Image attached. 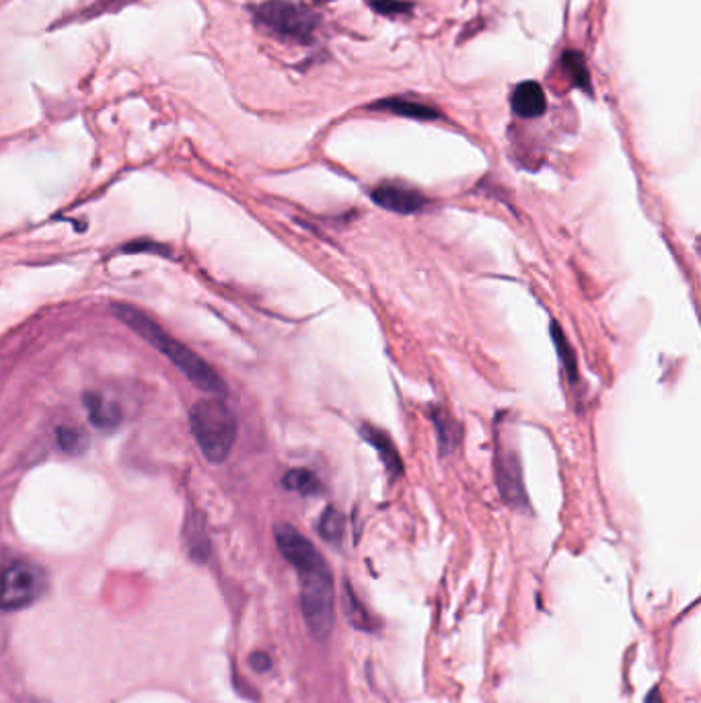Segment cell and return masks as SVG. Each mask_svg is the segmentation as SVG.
Instances as JSON below:
<instances>
[{
	"label": "cell",
	"instance_id": "cell-13",
	"mask_svg": "<svg viewBox=\"0 0 701 703\" xmlns=\"http://www.w3.org/2000/svg\"><path fill=\"white\" fill-rule=\"evenodd\" d=\"M344 516L336 508H325L319 516L317 531L329 545H340L344 539Z\"/></svg>",
	"mask_w": 701,
	"mask_h": 703
},
{
	"label": "cell",
	"instance_id": "cell-6",
	"mask_svg": "<svg viewBox=\"0 0 701 703\" xmlns=\"http://www.w3.org/2000/svg\"><path fill=\"white\" fill-rule=\"evenodd\" d=\"M496 479H498V488H500V494L506 504H510L512 508H521L527 504L519 457L510 453L508 449L498 451Z\"/></svg>",
	"mask_w": 701,
	"mask_h": 703
},
{
	"label": "cell",
	"instance_id": "cell-16",
	"mask_svg": "<svg viewBox=\"0 0 701 703\" xmlns=\"http://www.w3.org/2000/svg\"><path fill=\"white\" fill-rule=\"evenodd\" d=\"M186 543H188L190 555L196 562H206L208 553H210V545H208V537L200 529V523L192 525V521H188V525H186Z\"/></svg>",
	"mask_w": 701,
	"mask_h": 703
},
{
	"label": "cell",
	"instance_id": "cell-2",
	"mask_svg": "<svg viewBox=\"0 0 701 703\" xmlns=\"http://www.w3.org/2000/svg\"><path fill=\"white\" fill-rule=\"evenodd\" d=\"M114 313L124 325H128L132 331H136L144 342H149L167 360H171L181 370V373L190 379V383L194 387H198L200 391L210 393L214 397L227 395V385L223 379H220L216 370L204 358H200L196 352H192L186 344H181L179 340L169 336V333L155 319H151L149 315L142 313L140 309L130 307V305H116Z\"/></svg>",
	"mask_w": 701,
	"mask_h": 703
},
{
	"label": "cell",
	"instance_id": "cell-9",
	"mask_svg": "<svg viewBox=\"0 0 701 703\" xmlns=\"http://www.w3.org/2000/svg\"><path fill=\"white\" fill-rule=\"evenodd\" d=\"M362 436L368 444H371V447H375L379 451V457L385 463L387 471L393 477H399L403 473V461H401V455L397 453V447H395V442L391 440V436L371 424L362 426Z\"/></svg>",
	"mask_w": 701,
	"mask_h": 703
},
{
	"label": "cell",
	"instance_id": "cell-21",
	"mask_svg": "<svg viewBox=\"0 0 701 703\" xmlns=\"http://www.w3.org/2000/svg\"><path fill=\"white\" fill-rule=\"evenodd\" d=\"M249 662H251V669H255L257 673H266V671H270V666H272L270 658L266 654H262V652L253 654Z\"/></svg>",
	"mask_w": 701,
	"mask_h": 703
},
{
	"label": "cell",
	"instance_id": "cell-19",
	"mask_svg": "<svg viewBox=\"0 0 701 703\" xmlns=\"http://www.w3.org/2000/svg\"><path fill=\"white\" fill-rule=\"evenodd\" d=\"M346 613H348V617H350V621H352L354 627H358V629H373L371 625H368V615H366V611H364L362 605L354 599V595H352L350 590H348V607H346Z\"/></svg>",
	"mask_w": 701,
	"mask_h": 703
},
{
	"label": "cell",
	"instance_id": "cell-22",
	"mask_svg": "<svg viewBox=\"0 0 701 703\" xmlns=\"http://www.w3.org/2000/svg\"><path fill=\"white\" fill-rule=\"evenodd\" d=\"M29 703H46V701H40V699H31Z\"/></svg>",
	"mask_w": 701,
	"mask_h": 703
},
{
	"label": "cell",
	"instance_id": "cell-11",
	"mask_svg": "<svg viewBox=\"0 0 701 703\" xmlns=\"http://www.w3.org/2000/svg\"><path fill=\"white\" fill-rule=\"evenodd\" d=\"M375 109H385L391 111L395 116H403V118H412V120H436L440 118V111H436L430 105L418 103L414 99H403V97H395V99H383L375 105Z\"/></svg>",
	"mask_w": 701,
	"mask_h": 703
},
{
	"label": "cell",
	"instance_id": "cell-14",
	"mask_svg": "<svg viewBox=\"0 0 701 703\" xmlns=\"http://www.w3.org/2000/svg\"><path fill=\"white\" fill-rule=\"evenodd\" d=\"M551 340L553 344H556L558 352H560V358L568 370V379L574 383L578 379V364H576V356H574V350L572 346L568 344V340L564 338V331L558 323H551Z\"/></svg>",
	"mask_w": 701,
	"mask_h": 703
},
{
	"label": "cell",
	"instance_id": "cell-5",
	"mask_svg": "<svg viewBox=\"0 0 701 703\" xmlns=\"http://www.w3.org/2000/svg\"><path fill=\"white\" fill-rule=\"evenodd\" d=\"M255 23L268 33L286 42H309L319 19L309 9L286 3V0H270L255 11Z\"/></svg>",
	"mask_w": 701,
	"mask_h": 703
},
{
	"label": "cell",
	"instance_id": "cell-3",
	"mask_svg": "<svg viewBox=\"0 0 701 703\" xmlns=\"http://www.w3.org/2000/svg\"><path fill=\"white\" fill-rule=\"evenodd\" d=\"M190 426L200 451L210 463L229 459L237 440V420L220 397L198 401L190 412Z\"/></svg>",
	"mask_w": 701,
	"mask_h": 703
},
{
	"label": "cell",
	"instance_id": "cell-15",
	"mask_svg": "<svg viewBox=\"0 0 701 703\" xmlns=\"http://www.w3.org/2000/svg\"><path fill=\"white\" fill-rule=\"evenodd\" d=\"M562 62H564V68H566L568 74H570V81H572L576 87H580V89H584V91H590V74H588V68H586V64H584L582 54H580V52H574V50H568V52L564 54Z\"/></svg>",
	"mask_w": 701,
	"mask_h": 703
},
{
	"label": "cell",
	"instance_id": "cell-17",
	"mask_svg": "<svg viewBox=\"0 0 701 703\" xmlns=\"http://www.w3.org/2000/svg\"><path fill=\"white\" fill-rule=\"evenodd\" d=\"M58 444L68 455H79L87 449V436L79 428H58Z\"/></svg>",
	"mask_w": 701,
	"mask_h": 703
},
{
	"label": "cell",
	"instance_id": "cell-7",
	"mask_svg": "<svg viewBox=\"0 0 701 703\" xmlns=\"http://www.w3.org/2000/svg\"><path fill=\"white\" fill-rule=\"evenodd\" d=\"M371 198L377 202V206L395 214H414L426 206V198L418 190L399 183L379 185L377 190H373Z\"/></svg>",
	"mask_w": 701,
	"mask_h": 703
},
{
	"label": "cell",
	"instance_id": "cell-12",
	"mask_svg": "<svg viewBox=\"0 0 701 703\" xmlns=\"http://www.w3.org/2000/svg\"><path fill=\"white\" fill-rule=\"evenodd\" d=\"M282 484L286 490L290 492H297L301 496H317L321 494L323 490V484H321V479L309 471V469H290L284 479H282Z\"/></svg>",
	"mask_w": 701,
	"mask_h": 703
},
{
	"label": "cell",
	"instance_id": "cell-18",
	"mask_svg": "<svg viewBox=\"0 0 701 703\" xmlns=\"http://www.w3.org/2000/svg\"><path fill=\"white\" fill-rule=\"evenodd\" d=\"M438 426V447L442 455H449L455 447V424L445 414H436L434 418Z\"/></svg>",
	"mask_w": 701,
	"mask_h": 703
},
{
	"label": "cell",
	"instance_id": "cell-8",
	"mask_svg": "<svg viewBox=\"0 0 701 703\" xmlns=\"http://www.w3.org/2000/svg\"><path fill=\"white\" fill-rule=\"evenodd\" d=\"M510 105H512L514 114L519 116V118L533 120V118H539V116L545 114L547 99H545V93H543L539 83L527 81V83H521L519 87L514 89Z\"/></svg>",
	"mask_w": 701,
	"mask_h": 703
},
{
	"label": "cell",
	"instance_id": "cell-1",
	"mask_svg": "<svg viewBox=\"0 0 701 703\" xmlns=\"http://www.w3.org/2000/svg\"><path fill=\"white\" fill-rule=\"evenodd\" d=\"M274 539L282 558L294 566L301 580V605L309 632L325 640L334 627V576L319 549L288 523L274 527Z\"/></svg>",
	"mask_w": 701,
	"mask_h": 703
},
{
	"label": "cell",
	"instance_id": "cell-20",
	"mask_svg": "<svg viewBox=\"0 0 701 703\" xmlns=\"http://www.w3.org/2000/svg\"><path fill=\"white\" fill-rule=\"evenodd\" d=\"M373 7L381 13V15H401L410 9V5L399 3V0H379V3H373Z\"/></svg>",
	"mask_w": 701,
	"mask_h": 703
},
{
	"label": "cell",
	"instance_id": "cell-10",
	"mask_svg": "<svg viewBox=\"0 0 701 703\" xmlns=\"http://www.w3.org/2000/svg\"><path fill=\"white\" fill-rule=\"evenodd\" d=\"M83 403L87 407V414H89L93 426H97L99 430H114L120 424V420H122L120 410L114 403H109L103 395L89 391V393H85Z\"/></svg>",
	"mask_w": 701,
	"mask_h": 703
},
{
	"label": "cell",
	"instance_id": "cell-4",
	"mask_svg": "<svg viewBox=\"0 0 701 703\" xmlns=\"http://www.w3.org/2000/svg\"><path fill=\"white\" fill-rule=\"evenodd\" d=\"M48 588V574L33 562H13L0 572V609L19 611L38 601Z\"/></svg>",
	"mask_w": 701,
	"mask_h": 703
}]
</instances>
